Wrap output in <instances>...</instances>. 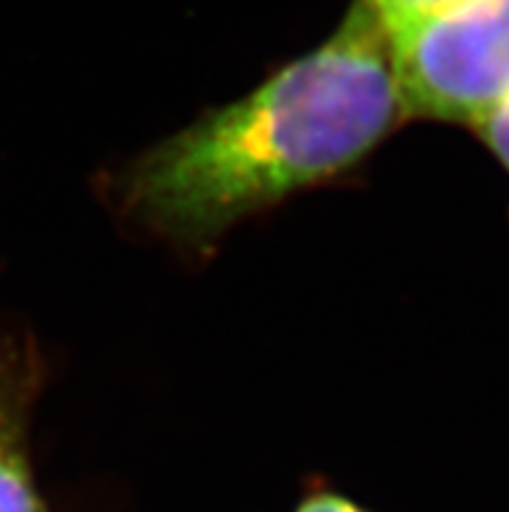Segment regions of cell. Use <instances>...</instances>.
Instances as JSON below:
<instances>
[{"label": "cell", "mask_w": 509, "mask_h": 512, "mask_svg": "<svg viewBox=\"0 0 509 512\" xmlns=\"http://www.w3.org/2000/svg\"><path fill=\"white\" fill-rule=\"evenodd\" d=\"M400 120L387 34L354 3L323 45L125 167L120 206L167 240L203 245L354 169Z\"/></svg>", "instance_id": "cell-1"}, {"label": "cell", "mask_w": 509, "mask_h": 512, "mask_svg": "<svg viewBox=\"0 0 509 512\" xmlns=\"http://www.w3.org/2000/svg\"><path fill=\"white\" fill-rule=\"evenodd\" d=\"M387 42L406 117L476 128L509 99V0H455Z\"/></svg>", "instance_id": "cell-2"}, {"label": "cell", "mask_w": 509, "mask_h": 512, "mask_svg": "<svg viewBox=\"0 0 509 512\" xmlns=\"http://www.w3.org/2000/svg\"><path fill=\"white\" fill-rule=\"evenodd\" d=\"M42 362L29 344L0 336V512H47L37 489L29 424Z\"/></svg>", "instance_id": "cell-3"}, {"label": "cell", "mask_w": 509, "mask_h": 512, "mask_svg": "<svg viewBox=\"0 0 509 512\" xmlns=\"http://www.w3.org/2000/svg\"><path fill=\"white\" fill-rule=\"evenodd\" d=\"M354 3L364 8L385 29V34H393L400 26L411 24V21L426 16V13L450 6L455 0H354Z\"/></svg>", "instance_id": "cell-4"}, {"label": "cell", "mask_w": 509, "mask_h": 512, "mask_svg": "<svg viewBox=\"0 0 509 512\" xmlns=\"http://www.w3.org/2000/svg\"><path fill=\"white\" fill-rule=\"evenodd\" d=\"M478 136L486 143V149L497 156V162L509 172V99L476 125Z\"/></svg>", "instance_id": "cell-5"}, {"label": "cell", "mask_w": 509, "mask_h": 512, "mask_svg": "<svg viewBox=\"0 0 509 512\" xmlns=\"http://www.w3.org/2000/svg\"><path fill=\"white\" fill-rule=\"evenodd\" d=\"M294 512H367L361 510L354 500H348L336 492H317L304 497Z\"/></svg>", "instance_id": "cell-6"}]
</instances>
